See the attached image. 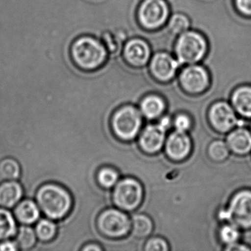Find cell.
I'll return each instance as SVG.
<instances>
[{
	"instance_id": "obj_6",
	"label": "cell",
	"mask_w": 251,
	"mask_h": 251,
	"mask_svg": "<svg viewBox=\"0 0 251 251\" xmlns=\"http://www.w3.org/2000/svg\"><path fill=\"white\" fill-rule=\"evenodd\" d=\"M206 45L203 38L194 32L183 33L177 41L176 52L180 62L192 64L203 56Z\"/></svg>"
},
{
	"instance_id": "obj_35",
	"label": "cell",
	"mask_w": 251,
	"mask_h": 251,
	"mask_svg": "<svg viewBox=\"0 0 251 251\" xmlns=\"http://www.w3.org/2000/svg\"><path fill=\"white\" fill-rule=\"evenodd\" d=\"M170 122L171 121H170V119L169 117H164L160 120V123H158V125L167 130V129H168L169 127H170Z\"/></svg>"
},
{
	"instance_id": "obj_18",
	"label": "cell",
	"mask_w": 251,
	"mask_h": 251,
	"mask_svg": "<svg viewBox=\"0 0 251 251\" xmlns=\"http://www.w3.org/2000/svg\"><path fill=\"white\" fill-rule=\"evenodd\" d=\"M15 218L8 208L0 207V242L17 236L18 227Z\"/></svg>"
},
{
	"instance_id": "obj_1",
	"label": "cell",
	"mask_w": 251,
	"mask_h": 251,
	"mask_svg": "<svg viewBox=\"0 0 251 251\" xmlns=\"http://www.w3.org/2000/svg\"><path fill=\"white\" fill-rule=\"evenodd\" d=\"M35 199L48 218L62 221L68 217L73 206V198L67 188L56 183H47L38 189Z\"/></svg>"
},
{
	"instance_id": "obj_3",
	"label": "cell",
	"mask_w": 251,
	"mask_h": 251,
	"mask_svg": "<svg viewBox=\"0 0 251 251\" xmlns=\"http://www.w3.org/2000/svg\"><path fill=\"white\" fill-rule=\"evenodd\" d=\"M142 124V115L139 110L133 106L120 108L111 120L114 133L120 139L124 140H131L136 137Z\"/></svg>"
},
{
	"instance_id": "obj_4",
	"label": "cell",
	"mask_w": 251,
	"mask_h": 251,
	"mask_svg": "<svg viewBox=\"0 0 251 251\" xmlns=\"http://www.w3.org/2000/svg\"><path fill=\"white\" fill-rule=\"evenodd\" d=\"M223 220H230L236 227H251V192L242 191L234 195L228 208L220 214Z\"/></svg>"
},
{
	"instance_id": "obj_25",
	"label": "cell",
	"mask_w": 251,
	"mask_h": 251,
	"mask_svg": "<svg viewBox=\"0 0 251 251\" xmlns=\"http://www.w3.org/2000/svg\"><path fill=\"white\" fill-rule=\"evenodd\" d=\"M97 182L102 188L113 187L118 180V173L110 167H102L98 170L96 175Z\"/></svg>"
},
{
	"instance_id": "obj_7",
	"label": "cell",
	"mask_w": 251,
	"mask_h": 251,
	"mask_svg": "<svg viewBox=\"0 0 251 251\" xmlns=\"http://www.w3.org/2000/svg\"><path fill=\"white\" fill-rule=\"evenodd\" d=\"M142 195L140 183L134 179L126 178L117 183L113 198L119 208L131 211L142 202Z\"/></svg>"
},
{
	"instance_id": "obj_9",
	"label": "cell",
	"mask_w": 251,
	"mask_h": 251,
	"mask_svg": "<svg viewBox=\"0 0 251 251\" xmlns=\"http://www.w3.org/2000/svg\"><path fill=\"white\" fill-rule=\"evenodd\" d=\"M209 119L213 127L220 132L229 131L237 124L234 111L226 102L214 104L210 109Z\"/></svg>"
},
{
	"instance_id": "obj_32",
	"label": "cell",
	"mask_w": 251,
	"mask_h": 251,
	"mask_svg": "<svg viewBox=\"0 0 251 251\" xmlns=\"http://www.w3.org/2000/svg\"><path fill=\"white\" fill-rule=\"evenodd\" d=\"M18 245L17 242L11 241V239L0 242V251H19Z\"/></svg>"
},
{
	"instance_id": "obj_19",
	"label": "cell",
	"mask_w": 251,
	"mask_h": 251,
	"mask_svg": "<svg viewBox=\"0 0 251 251\" xmlns=\"http://www.w3.org/2000/svg\"><path fill=\"white\" fill-rule=\"evenodd\" d=\"M235 109L244 117H251V86H242L232 97Z\"/></svg>"
},
{
	"instance_id": "obj_30",
	"label": "cell",
	"mask_w": 251,
	"mask_h": 251,
	"mask_svg": "<svg viewBox=\"0 0 251 251\" xmlns=\"http://www.w3.org/2000/svg\"><path fill=\"white\" fill-rule=\"evenodd\" d=\"M191 126L190 119L184 114H180L176 117L175 120V126H176V130L179 131L186 132L189 130Z\"/></svg>"
},
{
	"instance_id": "obj_14",
	"label": "cell",
	"mask_w": 251,
	"mask_h": 251,
	"mask_svg": "<svg viewBox=\"0 0 251 251\" xmlns=\"http://www.w3.org/2000/svg\"><path fill=\"white\" fill-rule=\"evenodd\" d=\"M177 61L166 53H158L151 63L154 75L161 80H168L174 76L177 69Z\"/></svg>"
},
{
	"instance_id": "obj_10",
	"label": "cell",
	"mask_w": 251,
	"mask_h": 251,
	"mask_svg": "<svg viewBox=\"0 0 251 251\" xmlns=\"http://www.w3.org/2000/svg\"><path fill=\"white\" fill-rule=\"evenodd\" d=\"M180 82L188 92L199 93L208 86V75L202 67L191 66L183 70L180 75Z\"/></svg>"
},
{
	"instance_id": "obj_28",
	"label": "cell",
	"mask_w": 251,
	"mask_h": 251,
	"mask_svg": "<svg viewBox=\"0 0 251 251\" xmlns=\"http://www.w3.org/2000/svg\"><path fill=\"white\" fill-rule=\"evenodd\" d=\"M170 25L172 31L176 33H181L187 30L189 23L186 17L177 14L172 18Z\"/></svg>"
},
{
	"instance_id": "obj_16",
	"label": "cell",
	"mask_w": 251,
	"mask_h": 251,
	"mask_svg": "<svg viewBox=\"0 0 251 251\" xmlns=\"http://www.w3.org/2000/svg\"><path fill=\"white\" fill-rule=\"evenodd\" d=\"M227 145L232 151L240 155L248 153L251 150V134L248 130L238 128L227 136Z\"/></svg>"
},
{
	"instance_id": "obj_5",
	"label": "cell",
	"mask_w": 251,
	"mask_h": 251,
	"mask_svg": "<svg viewBox=\"0 0 251 251\" xmlns=\"http://www.w3.org/2000/svg\"><path fill=\"white\" fill-rule=\"evenodd\" d=\"M96 226L100 233L104 236L118 238L127 234L131 227V223L123 211L108 209L98 216Z\"/></svg>"
},
{
	"instance_id": "obj_29",
	"label": "cell",
	"mask_w": 251,
	"mask_h": 251,
	"mask_svg": "<svg viewBox=\"0 0 251 251\" xmlns=\"http://www.w3.org/2000/svg\"><path fill=\"white\" fill-rule=\"evenodd\" d=\"M145 250L148 251H166L168 250V245L164 239L154 238L147 242Z\"/></svg>"
},
{
	"instance_id": "obj_21",
	"label": "cell",
	"mask_w": 251,
	"mask_h": 251,
	"mask_svg": "<svg viewBox=\"0 0 251 251\" xmlns=\"http://www.w3.org/2000/svg\"><path fill=\"white\" fill-rule=\"evenodd\" d=\"M21 175V165L15 158L7 157L0 161V177L2 180H20Z\"/></svg>"
},
{
	"instance_id": "obj_15",
	"label": "cell",
	"mask_w": 251,
	"mask_h": 251,
	"mask_svg": "<svg viewBox=\"0 0 251 251\" xmlns=\"http://www.w3.org/2000/svg\"><path fill=\"white\" fill-rule=\"evenodd\" d=\"M14 213L19 223L30 226L40 218L41 209L33 199L25 198L17 204Z\"/></svg>"
},
{
	"instance_id": "obj_22",
	"label": "cell",
	"mask_w": 251,
	"mask_h": 251,
	"mask_svg": "<svg viewBox=\"0 0 251 251\" xmlns=\"http://www.w3.org/2000/svg\"><path fill=\"white\" fill-rule=\"evenodd\" d=\"M35 231L41 242H49L56 236L58 225L50 219H41L36 224Z\"/></svg>"
},
{
	"instance_id": "obj_13",
	"label": "cell",
	"mask_w": 251,
	"mask_h": 251,
	"mask_svg": "<svg viewBox=\"0 0 251 251\" xmlns=\"http://www.w3.org/2000/svg\"><path fill=\"white\" fill-rule=\"evenodd\" d=\"M24 188L17 180H5L0 183V207L14 208L24 197Z\"/></svg>"
},
{
	"instance_id": "obj_2",
	"label": "cell",
	"mask_w": 251,
	"mask_h": 251,
	"mask_svg": "<svg viewBox=\"0 0 251 251\" xmlns=\"http://www.w3.org/2000/svg\"><path fill=\"white\" fill-rule=\"evenodd\" d=\"M70 52L75 64L86 71L98 70L106 59L105 47L95 36L77 38L72 44Z\"/></svg>"
},
{
	"instance_id": "obj_20",
	"label": "cell",
	"mask_w": 251,
	"mask_h": 251,
	"mask_svg": "<svg viewBox=\"0 0 251 251\" xmlns=\"http://www.w3.org/2000/svg\"><path fill=\"white\" fill-rule=\"evenodd\" d=\"M16 242L20 250L28 251L33 249L37 242V236L35 229L29 225H22L17 231Z\"/></svg>"
},
{
	"instance_id": "obj_26",
	"label": "cell",
	"mask_w": 251,
	"mask_h": 251,
	"mask_svg": "<svg viewBox=\"0 0 251 251\" xmlns=\"http://www.w3.org/2000/svg\"><path fill=\"white\" fill-rule=\"evenodd\" d=\"M228 147L222 141H214L209 147V155L214 161H221L228 155Z\"/></svg>"
},
{
	"instance_id": "obj_23",
	"label": "cell",
	"mask_w": 251,
	"mask_h": 251,
	"mask_svg": "<svg viewBox=\"0 0 251 251\" xmlns=\"http://www.w3.org/2000/svg\"><path fill=\"white\" fill-rule=\"evenodd\" d=\"M165 108V104L161 98L157 96H149L145 98L141 104L142 114L149 119L159 117Z\"/></svg>"
},
{
	"instance_id": "obj_17",
	"label": "cell",
	"mask_w": 251,
	"mask_h": 251,
	"mask_svg": "<svg viewBox=\"0 0 251 251\" xmlns=\"http://www.w3.org/2000/svg\"><path fill=\"white\" fill-rule=\"evenodd\" d=\"M125 54L131 64L140 66L148 61L150 55L149 48L143 41L135 39L126 45Z\"/></svg>"
},
{
	"instance_id": "obj_24",
	"label": "cell",
	"mask_w": 251,
	"mask_h": 251,
	"mask_svg": "<svg viewBox=\"0 0 251 251\" xmlns=\"http://www.w3.org/2000/svg\"><path fill=\"white\" fill-rule=\"evenodd\" d=\"M132 231L137 237H146L152 230L151 219L143 214H137L132 219Z\"/></svg>"
},
{
	"instance_id": "obj_12",
	"label": "cell",
	"mask_w": 251,
	"mask_h": 251,
	"mask_svg": "<svg viewBox=\"0 0 251 251\" xmlns=\"http://www.w3.org/2000/svg\"><path fill=\"white\" fill-rule=\"evenodd\" d=\"M166 150L169 156L175 160H181L189 155L191 141L185 132H173L167 140Z\"/></svg>"
},
{
	"instance_id": "obj_34",
	"label": "cell",
	"mask_w": 251,
	"mask_h": 251,
	"mask_svg": "<svg viewBox=\"0 0 251 251\" xmlns=\"http://www.w3.org/2000/svg\"><path fill=\"white\" fill-rule=\"evenodd\" d=\"M227 246H228V248H227V250H228V251H248V250H249V248H247V247L242 246V245H238L236 243L227 245Z\"/></svg>"
},
{
	"instance_id": "obj_11",
	"label": "cell",
	"mask_w": 251,
	"mask_h": 251,
	"mask_svg": "<svg viewBox=\"0 0 251 251\" xmlns=\"http://www.w3.org/2000/svg\"><path fill=\"white\" fill-rule=\"evenodd\" d=\"M166 130L159 125H150L145 127L140 137V145L148 152H157L165 141Z\"/></svg>"
},
{
	"instance_id": "obj_33",
	"label": "cell",
	"mask_w": 251,
	"mask_h": 251,
	"mask_svg": "<svg viewBox=\"0 0 251 251\" xmlns=\"http://www.w3.org/2000/svg\"><path fill=\"white\" fill-rule=\"evenodd\" d=\"M81 251H102V247L95 242H88L85 244L80 248Z\"/></svg>"
},
{
	"instance_id": "obj_27",
	"label": "cell",
	"mask_w": 251,
	"mask_h": 251,
	"mask_svg": "<svg viewBox=\"0 0 251 251\" xmlns=\"http://www.w3.org/2000/svg\"><path fill=\"white\" fill-rule=\"evenodd\" d=\"M220 235L222 241L227 245H230L236 243L239 237V232L236 226L227 224L222 227Z\"/></svg>"
},
{
	"instance_id": "obj_31",
	"label": "cell",
	"mask_w": 251,
	"mask_h": 251,
	"mask_svg": "<svg viewBox=\"0 0 251 251\" xmlns=\"http://www.w3.org/2000/svg\"><path fill=\"white\" fill-rule=\"evenodd\" d=\"M236 5L242 14L251 17V0H236Z\"/></svg>"
},
{
	"instance_id": "obj_8",
	"label": "cell",
	"mask_w": 251,
	"mask_h": 251,
	"mask_svg": "<svg viewBox=\"0 0 251 251\" xmlns=\"http://www.w3.org/2000/svg\"><path fill=\"white\" fill-rule=\"evenodd\" d=\"M167 14L168 10L163 0H145L141 7L139 17L145 27L153 28L164 23Z\"/></svg>"
}]
</instances>
